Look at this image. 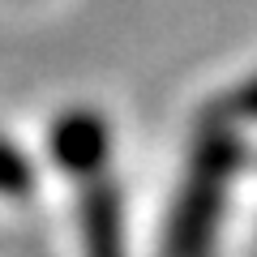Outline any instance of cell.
I'll list each match as a JSON object with an SVG mask.
<instances>
[{"instance_id":"obj_1","label":"cell","mask_w":257,"mask_h":257,"mask_svg":"<svg viewBox=\"0 0 257 257\" xmlns=\"http://www.w3.org/2000/svg\"><path fill=\"white\" fill-rule=\"evenodd\" d=\"M219 184H223V163L214 159V138L202 146V159L193 167V180L176 206L172 231H167V253L172 257H202L210 248L214 219H219Z\"/></svg>"},{"instance_id":"obj_2","label":"cell","mask_w":257,"mask_h":257,"mask_svg":"<svg viewBox=\"0 0 257 257\" xmlns=\"http://www.w3.org/2000/svg\"><path fill=\"white\" fill-rule=\"evenodd\" d=\"M52 159L64 176H99L111 155V128L99 111L90 107H69L52 124Z\"/></svg>"},{"instance_id":"obj_3","label":"cell","mask_w":257,"mask_h":257,"mask_svg":"<svg viewBox=\"0 0 257 257\" xmlns=\"http://www.w3.org/2000/svg\"><path fill=\"white\" fill-rule=\"evenodd\" d=\"M82 240L86 257H124V227H120V193L107 180L82 193Z\"/></svg>"},{"instance_id":"obj_4","label":"cell","mask_w":257,"mask_h":257,"mask_svg":"<svg viewBox=\"0 0 257 257\" xmlns=\"http://www.w3.org/2000/svg\"><path fill=\"white\" fill-rule=\"evenodd\" d=\"M30 189H35V172L26 155L9 138H0V197H26Z\"/></svg>"},{"instance_id":"obj_5","label":"cell","mask_w":257,"mask_h":257,"mask_svg":"<svg viewBox=\"0 0 257 257\" xmlns=\"http://www.w3.org/2000/svg\"><path fill=\"white\" fill-rule=\"evenodd\" d=\"M236 107H240V111H253V116H257V82L244 86V90L236 94Z\"/></svg>"}]
</instances>
